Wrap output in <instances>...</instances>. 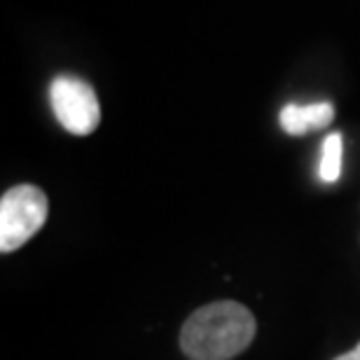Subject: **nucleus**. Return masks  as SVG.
Here are the masks:
<instances>
[{
  "instance_id": "1",
  "label": "nucleus",
  "mask_w": 360,
  "mask_h": 360,
  "mask_svg": "<svg viewBox=\"0 0 360 360\" xmlns=\"http://www.w3.org/2000/svg\"><path fill=\"white\" fill-rule=\"evenodd\" d=\"M257 333L255 316L234 300L211 302L185 321L180 349L192 360H229L246 351Z\"/></svg>"
},
{
  "instance_id": "2",
  "label": "nucleus",
  "mask_w": 360,
  "mask_h": 360,
  "mask_svg": "<svg viewBox=\"0 0 360 360\" xmlns=\"http://www.w3.org/2000/svg\"><path fill=\"white\" fill-rule=\"evenodd\" d=\"M47 194L35 185H17L0 199V250L14 253L47 222Z\"/></svg>"
},
{
  "instance_id": "3",
  "label": "nucleus",
  "mask_w": 360,
  "mask_h": 360,
  "mask_svg": "<svg viewBox=\"0 0 360 360\" xmlns=\"http://www.w3.org/2000/svg\"><path fill=\"white\" fill-rule=\"evenodd\" d=\"M49 103H52L59 124L75 136H89L101 122L96 91L80 77H54L49 84Z\"/></svg>"
},
{
  "instance_id": "4",
  "label": "nucleus",
  "mask_w": 360,
  "mask_h": 360,
  "mask_svg": "<svg viewBox=\"0 0 360 360\" xmlns=\"http://www.w3.org/2000/svg\"><path fill=\"white\" fill-rule=\"evenodd\" d=\"M335 120V108L330 101H319V103L297 105L288 103L278 115L281 129L290 136H304L309 131H319V129L330 127Z\"/></svg>"
},
{
  "instance_id": "5",
  "label": "nucleus",
  "mask_w": 360,
  "mask_h": 360,
  "mask_svg": "<svg viewBox=\"0 0 360 360\" xmlns=\"http://www.w3.org/2000/svg\"><path fill=\"white\" fill-rule=\"evenodd\" d=\"M342 155H344L342 134H328L326 141H323L321 164H319V176H321L323 183H337V180H340Z\"/></svg>"
},
{
  "instance_id": "6",
  "label": "nucleus",
  "mask_w": 360,
  "mask_h": 360,
  "mask_svg": "<svg viewBox=\"0 0 360 360\" xmlns=\"http://www.w3.org/2000/svg\"><path fill=\"white\" fill-rule=\"evenodd\" d=\"M335 360H360V342L354 351H349V354H344V356H337Z\"/></svg>"
}]
</instances>
